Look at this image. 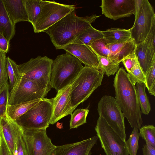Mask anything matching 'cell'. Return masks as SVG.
Here are the masks:
<instances>
[{"label": "cell", "mask_w": 155, "mask_h": 155, "mask_svg": "<svg viewBox=\"0 0 155 155\" xmlns=\"http://www.w3.org/2000/svg\"><path fill=\"white\" fill-rule=\"evenodd\" d=\"M115 99L131 127L139 129L143 123L142 113L135 85L129 80L127 73L122 68L116 73L114 81Z\"/></svg>", "instance_id": "cell-1"}, {"label": "cell", "mask_w": 155, "mask_h": 155, "mask_svg": "<svg viewBox=\"0 0 155 155\" xmlns=\"http://www.w3.org/2000/svg\"><path fill=\"white\" fill-rule=\"evenodd\" d=\"M95 14L78 16L75 10L69 13L44 32L49 36L56 49L70 44L83 31L92 26L91 24L100 17Z\"/></svg>", "instance_id": "cell-2"}, {"label": "cell", "mask_w": 155, "mask_h": 155, "mask_svg": "<svg viewBox=\"0 0 155 155\" xmlns=\"http://www.w3.org/2000/svg\"><path fill=\"white\" fill-rule=\"evenodd\" d=\"M104 75L96 68L85 65L71 84L68 103L62 118L70 114L101 84Z\"/></svg>", "instance_id": "cell-3"}, {"label": "cell", "mask_w": 155, "mask_h": 155, "mask_svg": "<svg viewBox=\"0 0 155 155\" xmlns=\"http://www.w3.org/2000/svg\"><path fill=\"white\" fill-rule=\"evenodd\" d=\"M83 67L78 58L68 52L58 55L53 61L51 88L58 91L71 84Z\"/></svg>", "instance_id": "cell-4"}, {"label": "cell", "mask_w": 155, "mask_h": 155, "mask_svg": "<svg viewBox=\"0 0 155 155\" xmlns=\"http://www.w3.org/2000/svg\"><path fill=\"white\" fill-rule=\"evenodd\" d=\"M54 98L40 100L15 120L22 128H47L50 124L53 110Z\"/></svg>", "instance_id": "cell-5"}, {"label": "cell", "mask_w": 155, "mask_h": 155, "mask_svg": "<svg viewBox=\"0 0 155 155\" xmlns=\"http://www.w3.org/2000/svg\"><path fill=\"white\" fill-rule=\"evenodd\" d=\"M49 91L43 86L21 74L9 92L8 105L45 98Z\"/></svg>", "instance_id": "cell-6"}, {"label": "cell", "mask_w": 155, "mask_h": 155, "mask_svg": "<svg viewBox=\"0 0 155 155\" xmlns=\"http://www.w3.org/2000/svg\"><path fill=\"white\" fill-rule=\"evenodd\" d=\"M135 20L130 28L131 38L136 45L143 41L155 22V14L148 0H136Z\"/></svg>", "instance_id": "cell-7"}, {"label": "cell", "mask_w": 155, "mask_h": 155, "mask_svg": "<svg viewBox=\"0 0 155 155\" xmlns=\"http://www.w3.org/2000/svg\"><path fill=\"white\" fill-rule=\"evenodd\" d=\"M53 60L46 56H38L28 61L17 64L20 72L27 78L43 86L49 91Z\"/></svg>", "instance_id": "cell-8"}, {"label": "cell", "mask_w": 155, "mask_h": 155, "mask_svg": "<svg viewBox=\"0 0 155 155\" xmlns=\"http://www.w3.org/2000/svg\"><path fill=\"white\" fill-rule=\"evenodd\" d=\"M97 110L107 124L124 141L126 135L124 124V116L115 98L105 95L99 101Z\"/></svg>", "instance_id": "cell-9"}, {"label": "cell", "mask_w": 155, "mask_h": 155, "mask_svg": "<svg viewBox=\"0 0 155 155\" xmlns=\"http://www.w3.org/2000/svg\"><path fill=\"white\" fill-rule=\"evenodd\" d=\"M41 6L40 13L33 26L35 33L44 32L76 8L74 5L61 4L54 1L41 0Z\"/></svg>", "instance_id": "cell-10"}, {"label": "cell", "mask_w": 155, "mask_h": 155, "mask_svg": "<svg viewBox=\"0 0 155 155\" xmlns=\"http://www.w3.org/2000/svg\"><path fill=\"white\" fill-rule=\"evenodd\" d=\"M95 130L106 155H129L125 141L121 139L100 116L97 120Z\"/></svg>", "instance_id": "cell-11"}, {"label": "cell", "mask_w": 155, "mask_h": 155, "mask_svg": "<svg viewBox=\"0 0 155 155\" xmlns=\"http://www.w3.org/2000/svg\"><path fill=\"white\" fill-rule=\"evenodd\" d=\"M22 128L28 155H52L56 146L48 136L46 128Z\"/></svg>", "instance_id": "cell-12"}, {"label": "cell", "mask_w": 155, "mask_h": 155, "mask_svg": "<svg viewBox=\"0 0 155 155\" xmlns=\"http://www.w3.org/2000/svg\"><path fill=\"white\" fill-rule=\"evenodd\" d=\"M136 0H102V13L107 18L116 20L134 15Z\"/></svg>", "instance_id": "cell-13"}, {"label": "cell", "mask_w": 155, "mask_h": 155, "mask_svg": "<svg viewBox=\"0 0 155 155\" xmlns=\"http://www.w3.org/2000/svg\"><path fill=\"white\" fill-rule=\"evenodd\" d=\"M134 52L145 75L155 60V22L145 40L136 45Z\"/></svg>", "instance_id": "cell-14"}, {"label": "cell", "mask_w": 155, "mask_h": 155, "mask_svg": "<svg viewBox=\"0 0 155 155\" xmlns=\"http://www.w3.org/2000/svg\"><path fill=\"white\" fill-rule=\"evenodd\" d=\"M98 137L94 136L81 141L56 146L51 155H91Z\"/></svg>", "instance_id": "cell-15"}, {"label": "cell", "mask_w": 155, "mask_h": 155, "mask_svg": "<svg viewBox=\"0 0 155 155\" xmlns=\"http://www.w3.org/2000/svg\"><path fill=\"white\" fill-rule=\"evenodd\" d=\"M61 49L76 57L86 66L95 68L98 67V58L88 46L71 44L62 47Z\"/></svg>", "instance_id": "cell-16"}, {"label": "cell", "mask_w": 155, "mask_h": 155, "mask_svg": "<svg viewBox=\"0 0 155 155\" xmlns=\"http://www.w3.org/2000/svg\"><path fill=\"white\" fill-rule=\"evenodd\" d=\"M21 126L8 117L0 118L1 128L6 143L13 155H16L17 136Z\"/></svg>", "instance_id": "cell-17"}, {"label": "cell", "mask_w": 155, "mask_h": 155, "mask_svg": "<svg viewBox=\"0 0 155 155\" xmlns=\"http://www.w3.org/2000/svg\"><path fill=\"white\" fill-rule=\"evenodd\" d=\"M71 84L57 91L56 96L54 97L53 110L50 124H53L62 118L69 100Z\"/></svg>", "instance_id": "cell-18"}, {"label": "cell", "mask_w": 155, "mask_h": 155, "mask_svg": "<svg viewBox=\"0 0 155 155\" xmlns=\"http://www.w3.org/2000/svg\"><path fill=\"white\" fill-rule=\"evenodd\" d=\"M9 17L15 25L21 21H29L23 0H2Z\"/></svg>", "instance_id": "cell-19"}, {"label": "cell", "mask_w": 155, "mask_h": 155, "mask_svg": "<svg viewBox=\"0 0 155 155\" xmlns=\"http://www.w3.org/2000/svg\"><path fill=\"white\" fill-rule=\"evenodd\" d=\"M101 32L107 45L126 42L131 39L130 29L111 28Z\"/></svg>", "instance_id": "cell-20"}, {"label": "cell", "mask_w": 155, "mask_h": 155, "mask_svg": "<svg viewBox=\"0 0 155 155\" xmlns=\"http://www.w3.org/2000/svg\"><path fill=\"white\" fill-rule=\"evenodd\" d=\"M15 32V25L10 19L2 0H0V35L9 42Z\"/></svg>", "instance_id": "cell-21"}, {"label": "cell", "mask_w": 155, "mask_h": 155, "mask_svg": "<svg viewBox=\"0 0 155 155\" xmlns=\"http://www.w3.org/2000/svg\"><path fill=\"white\" fill-rule=\"evenodd\" d=\"M102 38H103V36L101 31L95 28L92 26L83 31L71 44L89 46L94 41Z\"/></svg>", "instance_id": "cell-22"}, {"label": "cell", "mask_w": 155, "mask_h": 155, "mask_svg": "<svg viewBox=\"0 0 155 155\" xmlns=\"http://www.w3.org/2000/svg\"><path fill=\"white\" fill-rule=\"evenodd\" d=\"M41 99H38L15 104L8 105L6 110L7 116L11 119L15 120Z\"/></svg>", "instance_id": "cell-23"}, {"label": "cell", "mask_w": 155, "mask_h": 155, "mask_svg": "<svg viewBox=\"0 0 155 155\" xmlns=\"http://www.w3.org/2000/svg\"><path fill=\"white\" fill-rule=\"evenodd\" d=\"M99 64L96 68L103 75L105 74L108 77L114 75L119 69L120 63H116L108 58L97 56Z\"/></svg>", "instance_id": "cell-24"}, {"label": "cell", "mask_w": 155, "mask_h": 155, "mask_svg": "<svg viewBox=\"0 0 155 155\" xmlns=\"http://www.w3.org/2000/svg\"><path fill=\"white\" fill-rule=\"evenodd\" d=\"M137 98L142 113L148 115L151 110L150 104L145 91L146 88L144 84L137 83L136 84Z\"/></svg>", "instance_id": "cell-25"}, {"label": "cell", "mask_w": 155, "mask_h": 155, "mask_svg": "<svg viewBox=\"0 0 155 155\" xmlns=\"http://www.w3.org/2000/svg\"><path fill=\"white\" fill-rule=\"evenodd\" d=\"M28 21L33 26L35 23L41 11V0H23Z\"/></svg>", "instance_id": "cell-26"}, {"label": "cell", "mask_w": 155, "mask_h": 155, "mask_svg": "<svg viewBox=\"0 0 155 155\" xmlns=\"http://www.w3.org/2000/svg\"><path fill=\"white\" fill-rule=\"evenodd\" d=\"M136 46L135 42L131 38L126 42L118 53L114 55L110 54L108 58L116 63H120L124 58L134 52Z\"/></svg>", "instance_id": "cell-27"}, {"label": "cell", "mask_w": 155, "mask_h": 155, "mask_svg": "<svg viewBox=\"0 0 155 155\" xmlns=\"http://www.w3.org/2000/svg\"><path fill=\"white\" fill-rule=\"evenodd\" d=\"M6 64L10 83L9 87L11 90L19 79L21 73L19 71L17 64L9 57L6 58Z\"/></svg>", "instance_id": "cell-28"}, {"label": "cell", "mask_w": 155, "mask_h": 155, "mask_svg": "<svg viewBox=\"0 0 155 155\" xmlns=\"http://www.w3.org/2000/svg\"><path fill=\"white\" fill-rule=\"evenodd\" d=\"M89 111L87 108L78 109L72 114L70 121V129L77 128L87 123L86 118Z\"/></svg>", "instance_id": "cell-29"}, {"label": "cell", "mask_w": 155, "mask_h": 155, "mask_svg": "<svg viewBox=\"0 0 155 155\" xmlns=\"http://www.w3.org/2000/svg\"><path fill=\"white\" fill-rule=\"evenodd\" d=\"M140 134L138 129L134 127L130 135L129 138L125 141L129 155H137L139 149V140Z\"/></svg>", "instance_id": "cell-30"}, {"label": "cell", "mask_w": 155, "mask_h": 155, "mask_svg": "<svg viewBox=\"0 0 155 155\" xmlns=\"http://www.w3.org/2000/svg\"><path fill=\"white\" fill-rule=\"evenodd\" d=\"M140 137L146 142V144L155 147V127L152 125H146L139 129Z\"/></svg>", "instance_id": "cell-31"}, {"label": "cell", "mask_w": 155, "mask_h": 155, "mask_svg": "<svg viewBox=\"0 0 155 155\" xmlns=\"http://www.w3.org/2000/svg\"><path fill=\"white\" fill-rule=\"evenodd\" d=\"M128 77L131 82L134 85L137 83L145 84V77L137 59L133 66L130 72L127 73Z\"/></svg>", "instance_id": "cell-32"}, {"label": "cell", "mask_w": 155, "mask_h": 155, "mask_svg": "<svg viewBox=\"0 0 155 155\" xmlns=\"http://www.w3.org/2000/svg\"><path fill=\"white\" fill-rule=\"evenodd\" d=\"M88 46L96 56L108 58L110 54L104 38L94 41Z\"/></svg>", "instance_id": "cell-33"}, {"label": "cell", "mask_w": 155, "mask_h": 155, "mask_svg": "<svg viewBox=\"0 0 155 155\" xmlns=\"http://www.w3.org/2000/svg\"><path fill=\"white\" fill-rule=\"evenodd\" d=\"M9 85L5 84L0 90V118H7L8 117L6 112L9 94Z\"/></svg>", "instance_id": "cell-34"}, {"label": "cell", "mask_w": 155, "mask_h": 155, "mask_svg": "<svg viewBox=\"0 0 155 155\" xmlns=\"http://www.w3.org/2000/svg\"><path fill=\"white\" fill-rule=\"evenodd\" d=\"M146 87L149 93L151 95L155 96V60L145 74Z\"/></svg>", "instance_id": "cell-35"}, {"label": "cell", "mask_w": 155, "mask_h": 155, "mask_svg": "<svg viewBox=\"0 0 155 155\" xmlns=\"http://www.w3.org/2000/svg\"><path fill=\"white\" fill-rule=\"evenodd\" d=\"M6 53L0 52V90L8 83L6 64Z\"/></svg>", "instance_id": "cell-36"}, {"label": "cell", "mask_w": 155, "mask_h": 155, "mask_svg": "<svg viewBox=\"0 0 155 155\" xmlns=\"http://www.w3.org/2000/svg\"><path fill=\"white\" fill-rule=\"evenodd\" d=\"M16 155H28L24 138L22 128L21 126L17 136Z\"/></svg>", "instance_id": "cell-37"}, {"label": "cell", "mask_w": 155, "mask_h": 155, "mask_svg": "<svg viewBox=\"0 0 155 155\" xmlns=\"http://www.w3.org/2000/svg\"><path fill=\"white\" fill-rule=\"evenodd\" d=\"M137 59L135 52L129 54L123 59L121 62L124 64L128 73L130 72Z\"/></svg>", "instance_id": "cell-38"}, {"label": "cell", "mask_w": 155, "mask_h": 155, "mask_svg": "<svg viewBox=\"0 0 155 155\" xmlns=\"http://www.w3.org/2000/svg\"><path fill=\"white\" fill-rule=\"evenodd\" d=\"M0 155H13L8 146L0 128Z\"/></svg>", "instance_id": "cell-39"}, {"label": "cell", "mask_w": 155, "mask_h": 155, "mask_svg": "<svg viewBox=\"0 0 155 155\" xmlns=\"http://www.w3.org/2000/svg\"><path fill=\"white\" fill-rule=\"evenodd\" d=\"M126 42L107 45V47L110 51V54L114 55L118 53Z\"/></svg>", "instance_id": "cell-40"}, {"label": "cell", "mask_w": 155, "mask_h": 155, "mask_svg": "<svg viewBox=\"0 0 155 155\" xmlns=\"http://www.w3.org/2000/svg\"><path fill=\"white\" fill-rule=\"evenodd\" d=\"M9 47V42L5 37L0 35V52L7 53Z\"/></svg>", "instance_id": "cell-41"}, {"label": "cell", "mask_w": 155, "mask_h": 155, "mask_svg": "<svg viewBox=\"0 0 155 155\" xmlns=\"http://www.w3.org/2000/svg\"><path fill=\"white\" fill-rule=\"evenodd\" d=\"M143 155H155V147L145 144L142 148Z\"/></svg>", "instance_id": "cell-42"}]
</instances>
